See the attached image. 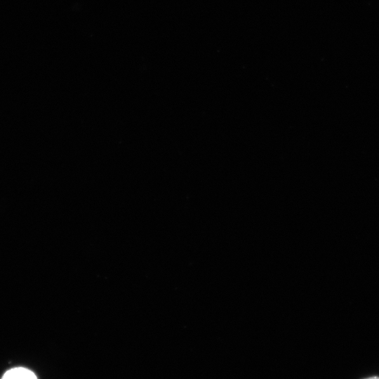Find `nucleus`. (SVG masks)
Here are the masks:
<instances>
[{
    "label": "nucleus",
    "mask_w": 379,
    "mask_h": 379,
    "mask_svg": "<svg viewBox=\"0 0 379 379\" xmlns=\"http://www.w3.org/2000/svg\"><path fill=\"white\" fill-rule=\"evenodd\" d=\"M366 379H379V377L378 376H373V377H370V378H366Z\"/></svg>",
    "instance_id": "2"
},
{
    "label": "nucleus",
    "mask_w": 379,
    "mask_h": 379,
    "mask_svg": "<svg viewBox=\"0 0 379 379\" xmlns=\"http://www.w3.org/2000/svg\"><path fill=\"white\" fill-rule=\"evenodd\" d=\"M1 379H37V378L30 370L19 367L6 371Z\"/></svg>",
    "instance_id": "1"
}]
</instances>
